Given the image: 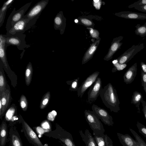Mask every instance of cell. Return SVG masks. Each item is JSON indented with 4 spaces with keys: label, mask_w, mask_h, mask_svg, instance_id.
Listing matches in <instances>:
<instances>
[{
    "label": "cell",
    "mask_w": 146,
    "mask_h": 146,
    "mask_svg": "<svg viewBox=\"0 0 146 146\" xmlns=\"http://www.w3.org/2000/svg\"><path fill=\"white\" fill-rule=\"evenodd\" d=\"M66 25V19L62 11H60L56 15L54 20V27L55 30H59L61 35L64 32Z\"/></svg>",
    "instance_id": "2e32d148"
},
{
    "label": "cell",
    "mask_w": 146,
    "mask_h": 146,
    "mask_svg": "<svg viewBox=\"0 0 146 146\" xmlns=\"http://www.w3.org/2000/svg\"><path fill=\"white\" fill-rule=\"evenodd\" d=\"M117 135L123 146H139L138 143L129 134L117 133Z\"/></svg>",
    "instance_id": "7402d4cb"
},
{
    "label": "cell",
    "mask_w": 146,
    "mask_h": 146,
    "mask_svg": "<svg viewBox=\"0 0 146 146\" xmlns=\"http://www.w3.org/2000/svg\"><path fill=\"white\" fill-rule=\"evenodd\" d=\"M19 104L20 107L23 111H26L27 110L28 107V101L26 96L23 94L21 95L20 97Z\"/></svg>",
    "instance_id": "e575fe53"
},
{
    "label": "cell",
    "mask_w": 146,
    "mask_h": 146,
    "mask_svg": "<svg viewBox=\"0 0 146 146\" xmlns=\"http://www.w3.org/2000/svg\"><path fill=\"white\" fill-rule=\"evenodd\" d=\"M55 129L45 132L44 135L47 137L58 139L63 146H76L73 141L72 135L56 124Z\"/></svg>",
    "instance_id": "7a4b0ae2"
},
{
    "label": "cell",
    "mask_w": 146,
    "mask_h": 146,
    "mask_svg": "<svg viewBox=\"0 0 146 146\" xmlns=\"http://www.w3.org/2000/svg\"><path fill=\"white\" fill-rule=\"evenodd\" d=\"M33 68L32 63L29 62L27 65L25 72V80L26 85L29 86L30 84L32 78Z\"/></svg>",
    "instance_id": "f1b7e54d"
},
{
    "label": "cell",
    "mask_w": 146,
    "mask_h": 146,
    "mask_svg": "<svg viewBox=\"0 0 146 146\" xmlns=\"http://www.w3.org/2000/svg\"><path fill=\"white\" fill-rule=\"evenodd\" d=\"M143 106L142 111L144 115V116L146 119V102L142 99L141 102Z\"/></svg>",
    "instance_id": "b9f144b4"
},
{
    "label": "cell",
    "mask_w": 146,
    "mask_h": 146,
    "mask_svg": "<svg viewBox=\"0 0 146 146\" xmlns=\"http://www.w3.org/2000/svg\"><path fill=\"white\" fill-rule=\"evenodd\" d=\"M100 40V38L93 42L84 54L82 60V64L87 63L92 58L97 49Z\"/></svg>",
    "instance_id": "ac0fdd59"
},
{
    "label": "cell",
    "mask_w": 146,
    "mask_h": 146,
    "mask_svg": "<svg viewBox=\"0 0 146 146\" xmlns=\"http://www.w3.org/2000/svg\"><path fill=\"white\" fill-rule=\"evenodd\" d=\"M101 78L98 77L93 84L90 87L88 93V102L92 103L97 99L102 89Z\"/></svg>",
    "instance_id": "7c38bea8"
},
{
    "label": "cell",
    "mask_w": 146,
    "mask_h": 146,
    "mask_svg": "<svg viewBox=\"0 0 146 146\" xmlns=\"http://www.w3.org/2000/svg\"><path fill=\"white\" fill-rule=\"evenodd\" d=\"M8 146H12L11 145H9Z\"/></svg>",
    "instance_id": "bcb514c9"
},
{
    "label": "cell",
    "mask_w": 146,
    "mask_h": 146,
    "mask_svg": "<svg viewBox=\"0 0 146 146\" xmlns=\"http://www.w3.org/2000/svg\"><path fill=\"white\" fill-rule=\"evenodd\" d=\"M123 38L122 36H120L113 39L108 51L104 58V60L108 61L112 58L113 55L122 45L123 43L121 41Z\"/></svg>",
    "instance_id": "5bb4252c"
},
{
    "label": "cell",
    "mask_w": 146,
    "mask_h": 146,
    "mask_svg": "<svg viewBox=\"0 0 146 146\" xmlns=\"http://www.w3.org/2000/svg\"><path fill=\"white\" fill-rule=\"evenodd\" d=\"M31 3V2L28 3L17 10L15 8L13 9L7 20L5 27L7 33L9 31L16 23L23 18Z\"/></svg>",
    "instance_id": "8992f818"
},
{
    "label": "cell",
    "mask_w": 146,
    "mask_h": 146,
    "mask_svg": "<svg viewBox=\"0 0 146 146\" xmlns=\"http://www.w3.org/2000/svg\"><path fill=\"white\" fill-rule=\"evenodd\" d=\"M129 130L135 137V140L138 143L139 146H146V143L135 131L130 128Z\"/></svg>",
    "instance_id": "836d02e7"
},
{
    "label": "cell",
    "mask_w": 146,
    "mask_h": 146,
    "mask_svg": "<svg viewBox=\"0 0 146 146\" xmlns=\"http://www.w3.org/2000/svg\"><path fill=\"white\" fill-rule=\"evenodd\" d=\"M143 90L146 94V84H145L143 86Z\"/></svg>",
    "instance_id": "f6af8a7d"
},
{
    "label": "cell",
    "mask_w": 146,
    "mask_h": 146,
    "mask_svg": "<svg viewBox=\"0 0 146 146\" xmlns=\"http://www.w3.org/2000/svg\"><path fill=\"white\" fill-rule=\"evenodd\" d=\"M112 63L114 66L111 71L112 72L123 70L127 66V64H119L116 59L112 61Z\"/></svg>",
    "instance_id": "d6a6232c"
},
{
    "label": "cell",
    "mask_w": 146,
    "mask_h": 146,
    "mask_svg": "<svg viewBox=\"0 0 146 146\" xmlns=\"http://www.w3.org/2000/svg\"><path fill=\"white\" fill-rule=\"evenodd\" d=\"M7 84L2 63L0 60V96L6 89Z\"/></svg>",
    "instance_id": "4316f807"
},
{
    "label": "cell",
    "mask_w": 146,
    "mask_h": 146,
    "mask_svg": "<svg viewBox=\"0 0 146 146\" xmlns=\"http://www.w3.org/2000/svg\"><path fill=\"white\" fill-rule=\"evenodd\" d=\"M137 65L136 62L129 67L123 76L124 82L126 84L131 83L134 80L137 74Z\"/></svg>",
    "instance_id": "ffe728a7"
},
{
    "label": "cell",
    "mask_w": 146,
    "mask_h": 146,
    "mask_svg": "<svg viewBox=\"0 0 146 146\" xmlns=\"http://www.w3.org/2000/svg\"><path fill=\"white\" fill-rule=\"evenodd\" d=\"M140 65L141 70L143 72L146 73V64L143 62H141Z\"/></svg>",
    "instance_id": "ee69618b"
},
{
    "label": "cell",
    "mask_w": 146,
    "mask_h": 146,
    "mask_svg": "<svg viewBox=\"0 0 146 146\" xmlns=\"http://www.w3.org/2000/svg\"><path fill=\"white\" fill-rule=\"evenodd\" d=\"M48 2L49 0H42L38 2L23 16V18L31 19L37 16H40Z\"/></svg>",
    "instance_id": "8fae6325"
},
{
    "label": "cell",
    "mask_w": 146,
    "mask_h": 146,
    "mask_svg": "<svg viewBox=\"0 0 146 146\" xmlns=\"http://www.w3.org/2000/svg\"><path fill=\"white\" fill-rule=\"evenodd\" d=\"M143 99L142 94L137 91H135L132 96L131 103L135 105L137 108L138 112L140 113L139 105L141 100Z\"/></svg>",
    "instance_id": "83f0119b"
},
{
    "label": "cell",
    "mask_w": 146,
    "mask_h": 146,
    "mask_svg": "<svg viewBox=\"0 0 146 146\" xmlns=\"http://www.w3.org/2000/svg\"><path fill=\"white\" fill-rule=\"evenodd\" d=\"M11 99L9 86L7 84L6 89L0 96V101L2 104L1 113H0V118L1 119L4 112L10 105Z\"/></svg>",
    "instance_id": "9a60e30c"
},
{
    "label": "cell",
    "mask_w": 146,
    "mask_h": 146,
    "mask_svg": "<svg viewBox=\"0 0 146 146\" xmlns=\"http://www.w3.org/2000/svg\"><path fill=\"white\" fill-rule=\"evenodd\" d=\"M141 86L143 87L144 85L146 84V73L141 70Z\"/></svg>",
    "instance_id": "60d3db41"
},
{
    "label": "cell",
    "mask_w": 146,
    "mask_h": 146,
    "mask_svg": "<svg viewBox=\"0 0 146 146\" xmlns=\"http://www.w3.org/2000/svg\"><path fill=\"white\" fill-rule=\"evenodd\" d=\"M92 108L93 113L105 124L109 126L113 125V118L106 110L94 104L92 105Z\"/></svg>",
    "instance_id": "30bf717a"
},
{
    "label": "cell",
    "mask_w": 146,
    "mask_h": 146,
    "mask_svg": "<svg viewBox=\"0 0 146 146\" xmlns=\"http://www.w3.org/2000/svg\"><path fill=\"white\" fill-rule=\"evenodd\" d=\"M3 35L1 34L0 35V60L2 62L3 69L11 80L12 86L15 87L17 84V76L11 69L8 62L6 50L8 46L6 44Z\"/></svg>",
    "instance_id": "3957f363"
},
{
    "label": "cell",
    "mask_w": 146,
    "mask_h": 146,
    "mask_svg": "<svg viewBox=\"0 0 146 146\" xmlns=\"http://www.w3.org/2000/svg\"><path fill=\"white\" fill-rule=\"evenodd\" d=\"M57 115V112L55 110H52L49 113L47 116V119L49 120L53 121Z\"/></svg>",
    "instance_id": "f35d334b"
},
{
    "label": "cell",
    "mask_w": 146,
    "mask_h": 146,
    "mask_svg": "<svg viewBox=\"0 0 146 146\" xmlns=\"http://www.w3.org/2000/svg\"><path fill=\"white\" fill-rule=\"evenodd\" d=\"M144 48V44L133 45L116 59L119 64H127L138 52Z\"/></svg>",
    "instance_id": "ba28073f"
},
{
    "label": "cell",
    "mask_w": 146,
    "mask_h": 146,
    "mask_svg": "<svg viewBox=\"0 0 146 146\" xmlns=\"http://www.w3.org/2000/svg\"><path fill=\"white\" fill-rule=\"evenodd\" d=\"M99 74V72H94L88 77L83 82L77 91V95L78 97H82L87 89L90 87L95 82Z\"/></svg>",
    "instance_id": "4fadbf2b"
},
{
    "label": "cell",
    "mask_w": 146,
    "mask_h": 146,
    "mask_svg": "<svg viewBox=\"0 0 146 146\" xmlns=\"http://www.w3.org/2000/svg\"><path fill=\"white\" fill-rule=\"evenodd\" d=\"M80 77H78L72 80L68 81L66 82L70 85L69 90L71 91H78V82Z\"/></svg>",
    "instance_id": "1f68e13d"
},
{
    "label": "cell",
    "mask_w": 146,
    "mask_h": 146,
    "mask_svg": "<svg viewBox=\"0 0 146 146\" xmlns=\"http://www.w3.org/2000/svg\"><path fill=\"white\" fill-rule=\"evenodd\" d=\"M100 96L103 103L111 112L117 113L120 110L117 91L111 83H108L102 89Z\"/></svg>",
    "instance_id": "6da1fadb"
},
{
    "label": "cell",
    "mask_w": 146,
    "mask_h": 146,
    "mask_svg": "<svg viewBox=\"0 0 146 146\" xmlns=\"http://www.w3.org/2000/svg\"><path fill=\"white\" fill-rule=\"evenodd\" d=\"M5 39L6 44L8 46L15 45L19 50H23L25 48L30 47L26 44L25 40L26 35L21 33H16L14 35H3Z\"/></svg>",
    "instance_id": "52a82bcc"
},
{
    "label": "cell",
    "mask_w": 146,
    "mask_h": 146,
    "mask_svg": "<svg viewBox=\"0 0 146 146\" xmlns=\"http://www.w3.org/2000/svg\"><path fill=\"white\" fill-rule=\"evenodd\" d=\"M146 5V0H139L132 4L128 7L129 8H135Z\"/></svg>",
    "instance_id": "74e56055"
},
{
    "label": "cell",
    "mask_w": 146,
    "mask_h": 146,
    "mask_svg": "<svg viewBox=\"0 0 146 146\" xmlns=\"http://www.w3.org/2000/svg\"><path fill=\"white\" fill-rule=\"evenodd\" d=\"M84 113L86 120L93 131V133L99 134L104 133L105 130L102 124L92 111L86 110Z\"/></svg>",
    "instance_id": "277c9868"
},
{
    "label": "cell",
    "mask_w": 146,
    "mask_h": 146,
    "mask_svg": "<svg viewBox=\"0 0 146 146\" xmlns=\"http://www.w3.org/2000/svg\"><path fill=\"white\" fill-rule=\"evenodd\" d=\"M136 29L135 31V34L141 37H144L146 36V22L143 25L137 24L135 26Z\"/></svg>",
    "instance_id": "f546056e"
},
{
    "label": "cell",
    "mask_w": 146,
    "mask_h": 146,
    "mask_svg": "<svg viewBox=\"0 0 146 146\" xmlns=\"http://www.w3.org/2000/svg\"><path fill=\"white\" fill-rule=\"evenodd\" d=\"M14 0H8L4 2L0 10V27L4 23L6 13L8 9L12 5Z\"/></svg>",
    "instance_id": "484cf974"
},
{
    "label": "cell",
    "mask_w": 146,
    "mask_h": 146,
    "mask_svg": "<svg viewBox=\"0 0 146 146\" xmlns=\"http://www.w3.org/2000/svg\"><path fill=\"white\" fill-rule=\"evenodd\" d=\"M93 5L97 10L100 9L102 4V1L101 0H93Z\"/></svg>",
    "instance_id": "ab89813d"
},
{
    "label": "cell",
    "mask_w": 146,
    "mask_h": 146,
    "mask_svg": "<svg viewBox=\"0 0 146 146\" xmlns=\"http://www.w3.org/2000/svg\"><path fill=\"white\" fill-rule=\"evenodd\" d=\"M87 28L89 30L90 36L96 39H98L100 38L99 36L100 33L97 30L90 28Z\"/></svg>",
    "instance_id": "8d00e7d4"
},
{
    "label": "cell",
    "mask_w": 146,
    "mask_h": 146,
    "mask_svg": "<svg viewBox=\"0 0 146 146\" xmlns=\"http://www.w3.org/2000/svg\"><path fill=\"white\" fill-rule=\"evenodd\" d=\"M135 9L145 13H146V5L134 8Z\"/></svg>",
    "instance_id": "7bdbcfd3"
},
{
    "label": "cell",
    "mask_w": 146,
    "mask_h": 146,
    "mask_svg": "<svg viewBox=\"0 0 146 146\" xmlns=\"http://www.w3.org/2000/svg\"><path fill=\"white\" fill-rule=\"evenodd\" d=\"M22 129L23 132L28 141L34 146H44L35 132L28 123L22 118Z\"/></svg>",
    "instance_id": "9c48e42d"
},
{
    "label": "cell",
    "mask_w": 146,
    "mask_h": 146,
    "mask_svg": "<svg viewBox=\"0 0 146 146\" xmlns=\"http://www.w3.org/2000/svg\"><path fill=\"white\" fill-rule=\"evenodd\" d=\"M92 16H81L75 20L77 24H81L87 28H94L95 24L92 21Z\"/></svg>",
    "instance_id": "cb8c5ba5"
},
{
    "label": "cell",
    "mask_w": 146,
    "mask_h": 146,
    "mask_svg": "<svg viewBox=\"0 0 146 146\" xmlns=\"http://www.w3.org/2000/svg\"><path fill=\"white\" fill-rule=\"evenodd\" d=\"M8 127L6 123L2 121L0 127V146H5L8 135Z\"/></svg>",
    "instance_id": "d4e9b609"
},
{
    "label": "cell",
    "mask_w": 146,
    "mask_h": 146,
    "mask_svg": "<svg viewBox=\"0 0 146 146\" xmlns=\"http://www.w3.org/2000/svg\"><path fill=\"white\" fill-rule=\"evenodd\" d=\"M115 15L121 18L130 19H146V14L130 11H123L115 13Z\"/></svg>",
    "instance_id": "e0dca14e"
},
{
    "label": "cell",
    "mask_w": 146,
    "mask_h": 146,
    "mask_svg": "<svg viewBox=\"0 0 146 146\" xmlns=\"http://www.w3.org/2000/svg\"><path fill=\"white\" fill-rule=\"evenodd\" d=\"M39 16L30 19L22 18L16 23L6 35H14L17 33H24L31 28L36 23Z\"/></svg>",
    "instance_id": "5b68a950"
},
{
    "label": "cell",
    "mask_w": 146,
    "mask_h": 146,
    "mask_svg": "<svg viewBox=\"0 0 146 146\" xmlns=\"http://www.w3.org/2000/svg\"><path fill=\"white\" fill-rule=\"evenodd\" d=\"M93 135L98 146H113L112 140L107 134L93 133Z\"/></svg>",
    "instance_id": "d6986e66"
},
{
    "label": "cell",
    "mask_w": 146,
    "mask_h": 146,
    "mask_svg": "<svg viewBox=\"0 0 146 146\" xmlns=\"http://www.w3.org/2000/svg\"><path fill=\"white\" fill-rule=\"evenodd\" d=\"M79 132L82 139L86 146H98L94 137L88 129H85L84 132L82 130Z\"/></svg>",
    "instance_id": "44dd1931"
},
{
    "label": "cell",
    "mask_w": 146,
    "mask_h": 146,
    "mask_svg": "<svg viewBox=\"0 0 146 146\" xmlns=\"http://www.w3.org/2000/svg\"><path fill=\"white\" fill-rule=\"evenodd\" d=\"M9 135L12 146H23L19 133L15 127H10Z\"/></svg>",
    "instance_id": "603a6c76"
},
{
    "label": "cell",
    "mask_w": 146,
    "mask_h": 146,
    "mask_svg": "<svg viewBox=\"0 0 146 146\" xmlns=\"http://www.w3.org/2000/svg\"><path fill=\"white\" fill-rule=\"evenodd\" d=\"M136 125L139 133L141 134L146 138V127L138 121L137 122Z\"/></svg>",
    "instance_id": "d590c367"
},
{
    "label": "cell",
    "mask_w": 146,
    "mask_h": 146,
    "mask_svg": "<svg viewBox=\"0 0 146 146\" xmlns=\"http://www.w3.org/2000/svg\"><path fill=\"white\" fill-rule=\"evenodd\" d=\"M50 98V92H48L43 96L40 101V109H44L48 105Z\"/></svg>",
    "instance_id": "4dcf8cb0"
}]
</instances>
